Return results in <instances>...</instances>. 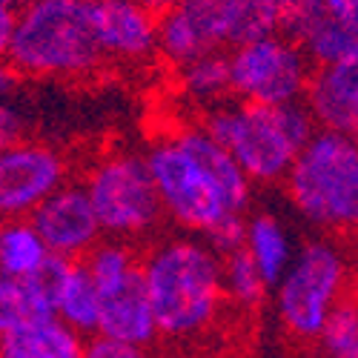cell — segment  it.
<instances>
[{"mask_svg": "<svg viewBox=\"0 0 358 358\" xmlns=\"http://www.w3.org/2000/svg\"><path fill=\"white\" fill-rule=\"evenodd\" d=\"M141 278L158 336L189 341L218 321L224 301L221 258L203 238L166 235L141 252Z\"/></svg>", "mask_w": 358, "mask_h": 358, "instance_id": "obj_1", "label": "cell"}, {"mask_svg": "<svg viewBox=\"0 0 358 358\" xmlns=\"http://www.w3.org/2000/svg\"><path fill=\"white\" fill-rule=\"evenodd\" d=\"M201 127L227 149L252 187L281 184L301 146L318 132L301 101L284 106L224 101L203 112Z\"/></svg>", "mask_w": 358, "mask_h": 358, "instance_id": "obj_2", "label": "cell"}, {"mask_svg": "<svg viewBox=\"0 0 358 358\" xmlns=\"http://www.w3.org/2000/svg\"><path fill=\"white\" fill-rule=\"evenodd\" d=\"M6 64L17 78L75 80L103 66L92 32L89 3L80 0H26L17 9Z\"/></svg>", "mask_w": 358, "mask_h": 358, "instance_id": "obj_3", "label": "cell"}, {"mask_svg": "<svg viewBox=\"0 0 358 358\" xmlns=\"http://www.w3.org/2000/svg\"><path fill=\"white\" fill-rule=\"evenodd\" d=\"M281 184L292 210L321 235L350 232L358 224L355 138L318 129L295 155Z\"/></svg>", "mask_w": 358, "mask_h": 358, "instance_id": "obj_4", "label": "cell"}, {"mask_svg": "<svg viewBox=\"0 0 358 358\" xmlns=\"http://www.w3.org/2000/svg\"><path fill=\"white\" fill-rule=\"evenodd\" d=\"M273 292L284 333L301 344H315L324 321L350 292V258L344 247L333 235L304 241Z\"/></svg>", "mask_w": 358, "mask_h": 358, "instance_id": "obj_5", "label": "cell"}, {"mask_svg": "<svg viewBox=\"0 0 358 358\" xmlns=\"http://www.w3.org/2000/svg\"><path fill=\"white\" fill-rule=\"evenodd\" d=\"M80 184L103 235L127 244L158 238L164 213L141 152H106L89 166Z\"/></svg>", "mask_w": 358, "mask_h": 358, "instance_id": "obj_6", "label": "cell"}, {"mask_svg": "<svg viewBox=\"0 0 358 358\" xmlns=\"http://www.w3.org/2000/svg\"><path fill=\"white\" fill-rule=\"evenodd\" d=\"M149 178L161 203L164 221L178 227L184 235L206 238L221 221L235 215L218 187L172 135H161L143 155Z\"/></svg>", "mask_w": 358, "mask_h": 358, "instance_id": "obj_7", "label": "cell"}, {"mask_svg": "<svg viewBox=\"0 0 358 358\" xmlns=\"http://www.w3.org/2000/svg\"><path fill=\"white\" fill-rule=\"evenodd\" d=\"M227 72L229 98L255 106H284L301 101L313 66L301 49L278 32L232 46L227 55Z\"/></svg>", "mask_w": 358, "mask_h": 358, "instance_id": "obj_8", "label": "cell"}, {"mask_svg": "<svg viewBox=\"0 0 358 358\" xmlns=\"http://www.w3.org/2000/svg\"><path fill=\"white\" fill-rule=\"evenodd\" d=\"M69 181V161L46 141H17L0 146V221L29 218Z\"/></svg>", "mask_w": 358, "mask_h": 358, "instance_id": "obj_9", "label": "cell"}, {"mask_svg": "<svg viewBox=\"0 0 358 358\" xmlns=\"http://www.w3.org/2000/svg\"><path fill=\"white\" fill-rule=\"evenodd\" d=\"M29 224L35 227L46 252L64 261H83L86 252L103 238L80 181H66L64 187H57L29 215Z\"/></svg>", "mask_w": 358, "mask_h": 358, "instance_id": "obj_10", "label": "cell"}, {"mask_svg": "<svg viewBox=\"0 0 358 358\" xmlns=\"http://www.w3.org/2000/svg\"><path fill=\"white\" fill-rule=\"evenodd\" d=\"M89 15L103 64L141 66L158 55V17L138 0H92Z\"/></svg>", "mask_w": 358, "mask_h": 358, "instance_id": "obj_11", "label": "cell"}, {"mask_svg": "<svg viewBox=\"0 0 358 358\" xmlns=\"http://www.w3.org/2000/svg\"><path fill=\"white\" fill-rule=\"evenodd\" d=\"M310 66L358 64V23H344L321 6V0H287L284 29Z\"/></svg>", "mask_w": 358, "mask_h": 358, "instance_id": "obj_12", "label": "cell"}, {"mask_svg": "<svg viewBox=\"0 0 358 358\" xmlns=\"http://www.w3.org/2000/svg\"><path fill=\"white\" fill-rule=\"evenodd\" d=\"M224 46V0H181L158 17V55L175 69Z\"/></svg>", "mask_w": 358, "mask_h": 358, "instance_id": "obj_13", "label": "cell"}, {"mask_svg": "<svg viewBox=\"0 0 358 358\" xmlns=\"http://www.w3.org/2000/svg\"><path fill=\"white\" fill-rule=\"evenodd\" d=\"M304 109L315 129L355 138L358 129V64L315 66L307 78Z\"/></svg>", "mask_w": 358, "mask_h": 358, "instance_id": "obj_14", "label": "cell"}, {"mask_svg": "<svg viewBox=\"0 0 358 358\" xmlns=\"http://www.w3.org/2000/svg\"><path fill=\"white\" fill-rule=\"evenodd\" d=\"M95 336L135 344L143 350L158 338L155 315H152V307H149L141 270L129 281L101 292V313H98V333Z\"/></svg>", "mask_w": 358, "mask_h": 358, "instance_id": "obj_15", "label": "cell"}, {"mask_svg": "<svg viewBox=\"0 0 358 358\" xmlns=\"http://www.w3.org/2000/svg\"><path fill=\"white\" fill-rule=\"evenodd\" d=\"M169 135L206 175H210V181L218 187V192L229 203V210L235 215H247L250 201H252V184L244 178V172L238 169V164L229 158L227 149L201 124H187Z\"/></svg>", "mask_w": 358, "mask_h": 358, "instance_id": "obj_16", "label": "cell"}, {"mask_svg": "<svg viewBox=\"0 0 358 358\" xmlns=\"http://www.w3.org/2000/svg\"><path fill=\"white\" fill-rule=\"evenodd\" d=\"M244 255L252 261L266 287H275L295 255L292 232L275 213H255L244 218Z\"/></svg>", "mask_w": 358, "mask_h": 358, "instance_id": "obj_17", "label": "cell"}, {"mask_svg": "<svg viewBox=\"0 0 358 358\" xmlns=\"http://www.w3.org/2000/svg\"><path fill=\"white\" fill-rule=\"evenodd\" d=\"M83 341L57 318H32L0 338V358H80Z\"/></svg>", "mask_w": 358, "mask_h": 358, "instance_id": "obj_18", "label": "cell"}, {"mask_svg": "<svg viewBox=\"0 0 358 358\" xmlns=\"http://www.w3.org/2000/svg\"><path fill=\"white\" fill-rule=\"evenodd\" d=\"M287 0H224L227 46H241L284 29Z\"/></svg>", "mask_w": 358, "mask_h": 358, "instance_id": "obj_19", "label": "cell"}, {"mask_svg": "<svg viewBox=\"0 0 358 358\" xmlns=\"http://www.w3.org/2000/svg\"><path fill=\"white\" fill-rule=\"evenodd\" d=\"M98 313H101V292L89 278L86 266L75 261L61 284V292H57L55 318L66 324L69 330H75L78 336L89 338L98 333Z\"/></svg>", "mask_w": 358, "mask_h": 358, "instance_id": "obj_20", "label": "cell"}, {"mask_svg": "<svg viewBox=\"0 0 358 358\" xmlns=\"http://www.w3.org/2000/svg\"><path fill=\"white\" fill-rule=\"evenodd\" d=\"M49 258L29 218L0 221V275L9 281H23Z\"/></svg>", "mask_w": 358, "mask_h": 358, "instance_id": "obj_21", "label": "cell"}, {"mask_svg": "<svg viewBox=\"0 0 358 358\" xmlns=\"http://www.w3.org/2000/svg\"><path fill=\"white\" fill-rule=\"evenodd\" d=\"M86 266L89 278L98 287V292H106L117 284L129 281L141 270V250L127 241H115V238H101V241L86 252L80 261Z\"/></svg>", "mask_w": 358, "mask_h": 358, "instance_id": "obj_22", "label": "cell"}, {"mask_svg": "<svg viewBox=\"0 0 358 358\" xmlns=\"http://www.w3.org/2000/svg\"><path fill=\"white\" fill-rule=\"evenodd\" d=\"M181 75V86L189 101L201 106H218L229 101V72H227V55L224 52H210L201 55L195 61L184 64L178 69Z\"/></svg>", "mask_w": 358, "mask_h": 358, "instance_id": "obj_23", "label": "cell"}, {"mask_svg": "<svg viewBox=\"0 0 358 358\" xmlns=\"http://www.w3.org/2000/svg\"><path fill=\"white\" fill-rule=\"evenodd\" d=\"M75 261H64L49 255L38 270L17 281L20 287V298H23V310H26V321L32 318H55V304H57V292H61V284L69 273V266Z\"/></svg>", "mask_w": 358, "mask_h": 358, "instance_id": "obj_24", "label": "cell"}, {"mask_svg": "<svg viewBox=\"0 0 358 358\" xmlns=\"http://www.w3.org/2000/svg\"><path fill=\"white\" fill-rule=\"evenodd\" d=\"M221 287H224V301L247 313L258 310L266 292H270V287L264 284V278L258 275L252 261L244 255V250L221 258Z\"/></svg>", "mask_w": 358, "mask_h": 358, "instance_id": "obj_25", "label": "cell"}, {"mask_svg": "<svg viewBox=\"0 0 358 358\" xmlns=\"http://www.w3.org/2000/svg\"><path fill=\"white\" fill-rule=\"evenodd\" d=\"M315 347L321 350V358H358V307L352 298H344L330 313Z\"/></svg>", "mask_w": 358, "mask_h": 358, "instance_id": "obj_26", "label": "cell"}, {"mask_svg": "<svg viewBox=\"0 0 358 358\" xmlns=\"http://www.w3.org/2000/svg\"><path fill=\"white\" fill-rule=\"evenodd\" d=\"M23 321H26V310H23L17 281H9L0 275V338L9 336Z\"/></svg>", "mask_w": 358, "mask_h": 358, "instance_id": "obj_27", "label": "cell"}, {"mask_svg": "<svg viewBox=\"0 0 358 358\" xmlns=\"http://www.w3.org/2000/svg\"><path fill=\"white\" fill-rule=\"evenodd\" d=\"M80 358H149L143 347L124 344V341H112L103 336H89L83 341Z\"/></svg>", "mask_w": 358, "mask_h": 358, "instance_id": "obj_28", "label": "cell"}, {"mask_svg": "<svg viewBox=\"0 0 358 358\" xmlns=\"http://www.w3.org/2000/svg\"><path fill=\"white\" fill-rule=\"evenodd\" d=\"M26 138V121H23V115L6 103V101H0V146H12L17 141Z\"/></svg>", "mask_w": 358, "mask_h": 358, "instance_id": "obj_29", "label": "cell"}, {"mask_svg": "<svg viewBox=\"0 0 358 358\" xmlns=\"http://www.w3.org/2000/svg\"><path fill=\"white\" fill-rule=\"evenodd\" d=\"M15 20H17V9L0 0V64L6 61L9 55V43H12V32H15Z\"/></svg>", "mask_w": 358, "mask_h": 358, "instance_id": "obj_30", "label": "cell"}, {"mask_svg": "<svg viewBox=\"0 0 358 358\" xmlns=\"http://www.w3.org/2000/svg\"><path fill=\"white\" fill-rule=\"evenodd\" d=\"M321 6L344 23H358V0H321Z\"/></svg>", "mask_w": 358, "mask_h": 358, "instance_id": "obj_31", "label": "cell"}, {"mask_svg": "<svg viewBox=\"0 0 358 358\" xmlns=\"http://www.w3.org/2000/svg\"><path fill=\"white\" fill-rule=\"evenodd\" d=\"M17 72L3 61V64H0V101H6L12 92H15V86H17Z\"/></svg>", "mask_w": 358, "mask_h": 358, "instance_id": "obj_32", "label": "cell"}, {"mask_svg": "<svg viewBox=\"0 0 358 358\" xmlns=\"http://www.w3.org/2000/svg\"><path fill=\"white\" fill-rule=\"evenodd\" d=\"M138 3L149 12V15H155V17H161V15H166L169 9H175L181 0H138Z\"/></svg>", "mask_w": 358, "mask_h": 358, "instance_id": "obj_33", "label": "cell"}, {"mask_svg": "<svg viewBox=\"0 0 358 358\" xmlns=\"http://www.w3.org/2000/svg\"><path fill=\"white\" fill-rule=\"evenodd\" d=\"M3 3H9V6H15V9H20V6L26 3V0H3Z\"/></svg>", "mask_w": 358, "mask_h": 358, "instance_id": "obj_34", "label": "cell"}, {"mask_svg": "<svg viewBox=\"0 0 358 358\" xmlns=\"http://www.w3.org/2000/svg\"><path fill=\"white\" fill-rule=\"evenodd\" d=\"M80 3H92V0H80Z\"/></svg>", "mask_w": 358, "mask_h": 358, "instance_id": "obj_35", "label": "cell"}]
</instances>
